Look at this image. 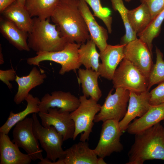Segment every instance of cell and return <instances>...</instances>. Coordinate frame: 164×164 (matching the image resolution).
Wrapping results in <instances>:
<instances>
[{"label": "cell", "mask_w": 164, "mask_h": 164, "mask_svg": "<svg viewBox=\"0 0 164 164\" xmlns=\"http://www.w3.org/2000/svg\"><path fill=\"white\" fill-rule=\"evenodd\" d=\"M50 18L68 42L81 44L91 39L79 0H60Z\"/></svg>", "instance_id": "1"}, {"label": "cell", "mask_w": 164, "mask_h": 164, "mask_svg": "<svg viewBox=\"0 0 164 164\" xmlns=\"http://www.w3.org/2000/svg\"><path fill=\"white\" fill-rule=\"evenodd\" d=\"M135 135L126 164H142L154 159L164 161V128L160 122Z\"/></svg>", "instance_id": "2"}, {"label": "cell", "mask_w": 164, "mask_h": 164, "mask_svg": "<svg viewBox=\"0 0 164 164\" xmlns=\"http://www.w3.org/2000/svg\"><path fill=\"white\" fill-rule=\"evenodd\" d=\"M31 31L28 33L27 42L30 48L36 53L52 52L63 50L68 43L60 35L56 25L51 23L50 18H32Z\"/></svg>", "instance_id": "3"}, {"label": "cell", "mask_w": 164, "mask_h": 164, "mask_svg": "<svg viewBox=\"0 0 164 164\" xmlns=\"http://www.w3.org/2000/svg\"><path fill=\"white\" fill-rule=\"evenodd\" d=\"M81 44L76 43H68L64 48L60 51L36 53L35 56L27 59V63L30 65L39 67L41 62H54L61 65L59 73L63 75L66 73L80 68L81 65L79 60L78 50Z\"/></svg>", "instance_id": "4"}, {"label": "cell", "mask_w": 164, "mask_h": 164, "mask_svg": "<svg viewBox=\"0 0 164 164\" xmlns=\"http://www.w3.org/2000/svg\"><path fill=\"white\" fill-rule=\"evenodd\" d=\"M79 98V106L70 114L75 125L73 139L75 140L81 134L80 140L85 142L89 140L94 124V117L100 111L101 105L92 98L88 99L84 95L80 96Z\"/></svg>", "instance_id": "5"}, {"label": "cell", "mask_w": 164, "mask_h": 164, "mask_svg": "<svg viewBox=\"0 0 164 164\" xmlns=\"http://www.w3.org/2000/svg\"><path fill=\"white\" fill-rule=\"evenodd\" d=\"M36 114L33 113L32 116L33 131L46 152V158L53 162L63 159L65 155V150L62 147L63 136L53 126L45 127L41 125Z\"/></svg>", "instance_id": "6"}, {"label": "cell", "mask_w": 164, "mask_h": 164, "mask_svg": "<svg viewBox=\"0 0 164 164\" xmlns=\"http://www.w3.org/2000/svg\"><path fill=\"white\" fill-rule=\"evenodd\" d=\"M119 64L112 80L114 88H122L136 93L148 91V78L137 68L124 58Z\"/></svg>", "instance_id": "7"}, {"label": "cell", "mask_w": 164, "mask_h": 164, "mask_svg": "<svg viewBox=\"0 0 164 164\" xmlns=\"http://www.w3.org/2000/svg\"><path fill=\"white\" fill-rule=\"evenodd\" d=\"M115 89L113 94V89L109 92L100 111L94 117V122H104L111 119L119 121L125 116L127 111L130 91L121 87Z\"/></svg>", "instance_id": "8"}, {"label": "cell", "mask_w": 164, "mask_h": 164, "mask_svg": "<svg viewBox=\"0 0 164 164\" xmlns=\"http://www.w3.org/2000/svg\"><path fill=\"white\" fill-rule=\"evenodd\" d=\"M15 125L12 132V141L24 149L32 160H43V150L40 149L38 140L33 131L32 118L26 117Z\"/></svg>", "instance_id": "9"}, {"label": "cell", "mask_w": 164, "mask_h": 164, "mask_svg": "<svg viewBox=\"0 0 164 164\" xmlns=\"http://www.w3.org/2000/svg\"><path fill=\"white\" fill-rule=\"evenodd\" d=\"M119 122L113 119L103 122L99 140L93 149L99 157L104 158L114 152H120L123 149L120 140L123 132L120 129Z\"/></svg>", "instance_id": "10"}, {"label": "cell", "mask_w": 164, "mask_h": 164, "mask_svg": "<svg viewBox=\"0 0 164 164\" xmlns=\"http://www.w3.org/2000/svg\"><path fill=\"white\" fill-rule=\"evenodd\" d=\"M124 59L131 62L147 78L153 65L152 53L146 44L137 38L124 46Z\"/></svg>", "instance_id": "11"}, {"label": "cell", "mask_w": 164, "mask_h": 164, "mask_svg": "<svg viewBox=\"0 0 164 164\" xmlns=\"http://www.w3.org/2000/svg\"><path fill=\"white\" fill-rule=\"evenodd\" d=\"M70 113L62 111L57 108H51L47 113L39 112L38 115L43 126H53L65 141L73 139L75 130V124L70 117Z\"/></svg>", "instance_id": "12"}, {"label": "cell", "mask_w": 164, "mask_h": 164, "mask_svg": "<svg viewBox=\"0 0 164 164\" xmlns=\"http://www.w3.org/2000/svg\"><path fill=\"white\" fill-rule=\"evenodd\" d=\"M80 101L79 98L70 92L62 91L52 92L50 95L45 94L42 98L39 108V112H48L51 108H59L62 111L71 112L79 106Z\"/></svg>", "instance_id": "13"}, {"label": "cell", "mask_w": 164, "mask_h": 164, "mask_svg": "<svg viewBox=\"0 0 164 164\" xmlns=\"http://www.w3.org/2000/svg\"><path fill=\"white\" fill-rule=\"evenodd\" d=\"M125 45L108 44L105 49L100 52V63L97 72L99 76L112 80L117 67L124 58V49Z\"/></svg>", "instance_id": "14"}, {"label": "cell", "mask_w": 164, "mask_h": 164, "mask_svg": "<svg viewBox=\"0 0 164 164\" xmlns=\"http://www.w3.org/2000/svg\"><path fill=\"white\" fill-rule=\"evenodd\" d=\"M150 94L149 91L140 93L130 91L128 105L125 116L119 122L123 132L127 129L131 121L137 117L143 115L151 106L150 103Z\"/></svg>", "instance_id": "15"}, {"label": "cell", "mask_w": 164, "mask_h": 164, "mask_svg": "<svg viewBox=\"0 0 164 164\" xmlns=\"http://www.w3.org/2000/svg\"><path fill=\"white\" fill-rule=\"evenodd\" d=\"M99 159L87 142L80 141L65 150L63 158L55 164H98Z\"/></svg>", "instance_id": "16"}, {"label": "cell", "mask_w": 164, "mask_h": 164, "mask_svg": "<svg viewBox=\"0 0 164 164\" xmlns=\"http://www.w3.org/2000/svg\"><path fill=\"white\" fill-rule=\"evenodd\" d=\"M79 8L85 21L91 39L100 52L103 51L108 45V31L99 25L84 0H79Z\"/></svg>", "instance_id": "17"}, {"label": "cell", "mask_w": 164, "mask_h": 164, "mask_svg": "<svg viewBox=\"0 0 164 164\" xmlns=\"http://www.w3.org/2000/svg\"><path fill=\"white\" fill-rule=\"evenodd\" d=\"M10 139L8 134L0 132V164H29L32 160Z\"/></svg>", "instance_id": "18"}, {"label": "cell", "mask_w": 164, "mask_h": 164, "mask_svg": "<svg viewBox=\"0 0 164 164\" xmlns=\"http://www.w3.org/2000/svg\"><path fill=\"white\" fill-rule=\"evenodd\" d=\"M41 70L34 67L27 76L19 77L16 75L15 80L18 85V89L14 98L16 104L24 100L32 88L43 83L47 76Z\"/></svg>", "instance_id": "19"}, {"label": "cell", "mask_w": 164, "mask_h": 164, "mask_svg": "<svg viewBox=\"0 0 164 164\" xmlns=\"http://www.w3.org/2000/svg\"><path fill=\"white\" fill-rule=\"evenodd\" d=\"M164 120V103L151 105L142 116L130 123L127 130L131 134L135 135Z\"/></svg>", "instance_id": "20"}, {"label": "cell", "mask_w": 164, "mask_h": 164, "mask_svg": "<svg viewBox=\"0 0 164 164\" xmlns=\"http://www.w3.org/2000/svg\"><path fill=\"white\" fill-rule=\"evenodd\" d=\"M0 32L3 37L18 50L30 51L27 42L28 32L2 16L0 18Z\"/></svg>", "instance_id": "21"}, {"label": "cell", "mask_w": 164, "mask_h": 164, "mask_svg": "<svg viewBox=\"0 0 164 164\" xmlns=\"http://www.w3.org/2000/svg\"><path fill=\"white\" fill-rule=\"evenodd\" d=\"M99 76L97 71L92 69H78V81L81 84L83 95L97 102L102 95L98 84Z\"/></svg>", "instance_id": "22"}, {"label": "cell", "mask_w": 164, "mask_h": 164, "mask_svg": "<svg viewBox=\"0 0 164 164\" xmlns=\"http://www.w3.org/2000/svg\"><path fill=\"white\" fill-rule=\"evenodd\" d=\"M5 18L12 22L21 29L28 33L33 26L32 18L24 6L18 3H13L1 14Z\"/></svg>", "instance_id": "23"}, {"label": "cell", "mask_w": 164, "mask_h": 164, "mask_svg": "<svg viewBox=\"0 0 164 164\" xmlns=\"http://www.w3.org/2000/svg\"><path fill=\"white\" fill-rule=\"evenodd\" d=\"M27 103L26 108L17 113L10 112L5 122L0 128V132L8 134L10 130L18 122L24 119L29 114L37 113L39 112V105L40 100L29 94L25 100Z\"/></svg>", "instance_id": "24"}, {"label": "cell", "mask_w": 164, "mask_h": 164, "mask_svg": "<svg viewBox=\"0 0 164 164\" xmlns=\"http://www.w3.org/2000/svg\"><path fill=\"white\" fill-rule=\"evenodd\" d=\"M60 0H25L24 7L32 18H50Z\"/></svg>", "instance_id": "25"}, {"label": "cell", "mask_w": 164, "mask_h": 164, "mask_svg": "<svg viewBox=\"0 0 164 164\" xmlns=\"http://www.w3.org/2000/svg\"><path fill=\"white\" fill-rule=\"evenodd\" d=\"M96 47L95 43L91 38L81 44L78 50V57L80 63L86 69L97 72L100 63V54Z\"/></svg>", "instance_id": "26"}, {"label": "cell", "mask_w": 164, "mask_h": 164, "mask_svg": "<svg viewBox=\"0 0 164 164\" xmlns=\"http://www.w3.org/2000/svg\"><path fill=\"white\" fill-rule=\"evenodd\" d=\"M127 15L131 26L137 35L144 29L152 19L148 8L143 3L128 10Z\"/></svg>", "instance_id": "27"}, {"label": "cell", "mask_w": 164, "mask_h": 164, "mask_svg": "<svg viewBox=\"0 0 164 164\" xmlns=\"http://www.w3.org/2000/svg\"><path fill=\"white\" fill-rule=\"evenodd\" d=\"M164 20V10L153 19L142 32L137 34L139 39L147 45L151 53L153 39L159 35Z\"/></svg>", "instance_id": "28"}, {"label": "cell", "mask_w": 164, "mask_h": 164, "mask_svg": "<svg viewBox=\"0 0 164 164\" xmlns=\"http://www.w3.org/2000/svg\"><path fill=\"white\" fill-rule=\"evenodd\" d=\"M112 8L120 14L125 30V34L121 38L120 44L125 45L137 38V34L132 29L128 21V10L125 6L123 0H110Z\"/></svg>", "instance_id": "29"}, {"label": "cell", "mask_w": 164, "mask_h": 164, "mask_svg": "<svg viewBox=\"0 0 164 164\" xmlns=\"http://www.w3.org/2000/svg\"><path fill=\"white\" fill-rule=\"evenodd\" d=\"M156 62L154 64L148 78L147 90L153 85L164 82V60L163 54L156 47Z\"/></svg>", "instance_id": "30"}, {"label": "cell", "mask_w": 164, "mask_h": 164, "mask_svg": "<svg viewBox=\"0 0 164 164\" xmlns=\"http://www.w3.org/2000/svg\"><path fill=\"white\" fill-rule=\"evenodd\" d=\"M91 8L94 12L93 15L101 19L107 27L108 32H112V19L110 16V11L106 8L102 6L100 0H84Z\"/></svg>", "instance_id": "31"}, {"label": "cell", "mask_w": 164, "mask_h": 164, "mask_svg": "<svg viewBox=\"0 0 164 164\" xmlns=\"http://www.w3.org/2000/svg\"><path fill=\"white\" fill-rule=\"evenodd\" d=\"M150 104L156 105L164 103V82L161 83L150 92Z\"/></svg>", "instance_id": "32"}, {"label": "cell", "mask_w": 164, "mask_h": 164, "mask_svg": "<svg viewBox=\"0 0 164 164\" xmlns=\"http://www.w3.org/2000/svg\"><path fill=\"white\" fill-rule=\"evenodd\" d=\"M148 8L152 19L164 10V0H140Z\"/></svg>", "instance_id": "33"}, {"label": "cell", "mask_w": 164, "mask_h": 164, "mask_svg": "<svg viewBox=\"0 0 164 164\" xmlns=\"http://www.w3.org/2000/svg\"><path fill=\"white\" fill-rule=\"evenodd\" d=\"M16 76L15 71L13 69L5 70H0V80L5 84L10 89L13 87L10 81L15 80Z\"/></svg>", "instance_id": "34"}, {"label": "cell", "mask_w": 164, "mask_h": 164, "mask_svg": "<svg viewBox=\"0 0 164 164\" xmlns=\"http://www.w3.org/2000/svg\"><path fill=\"white\" fill-rule=\"evenodd\" d=\"M17 0H0V13L3 12L9 6Z\"/></svg>", "instance_id": "35"}, {"label": "cell", "mask_w": 164, "mask_h": 164, "mask_svg": "<svg viewBox=\"0 0 164 164\" xmlns=\"http://www.w3.org/2000/svg\"><path fill=\"white\" fill-rule=\"evenodd\" d=\"M0 64L2 65L4 63L3 56L2 52V48L0 45Z\"/></svg>", "instance_id": "36"}, {"label": "cell", "mask_w": 164, "mask_h": 164, "mask_svg": "<svg viewBox=\"0 0 164 164\" xmlns=\"http://www.w3.org/2000/svg\"><path fill=\"white\" fill-rule=\"evenodd\" d=\"M25 0H17V2L20 5L24 6Z\"/></svg>", "instance_id": "37"}, {"label": "cell", "mask_w": 164, "mask_h": 164, "mask_svg": "<svg viewBox=\"0 0 164 164\" xmlns=\"http://www.w3.org/2000/svg\"><path fill=\"white\" fill-rule=\"evenodd\" d=\"M125 2H129L131 1L132 0H124Z\"/></svg>", "instance_id": "38"}, {"label": "cell", "mask_w": 164, "mask_h": 164, "mask_svg": "<svg viewBox=\"0 0 164 164\" xmlns=\"http://www.w3.org/2000/svg\"><path fill=\"white\" fill-rule=\"evenodd\" d=\"M163 125H164V120H163Z\"/></svg>", "instance_id": "39"}]
</instances>
